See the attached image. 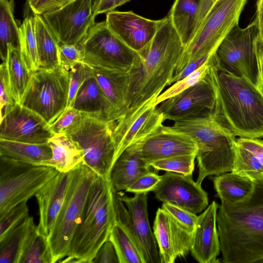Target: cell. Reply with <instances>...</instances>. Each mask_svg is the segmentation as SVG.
Wrapping results in <instances>:
<instances>
[{
	"instance_id": "1",
	"label": "cell",
	"mask_w": 263,
	"mask_h": 263,
	"mask_svg": "<svg viewBox=\"0 0 263 263\" xmlns=\"http://www.w3.org/2000/svg\"><path fill=\"white\" fill-rule=\"evenodd\" d=\"M185 49L167 14L152 40L137 52L133 66L127 72L126 111L119 119L128 118L146 103L154 104L168 86Z\"/></svg>"
},
{
	"instance_id": "2",
	"label": "cell",
	"mask_w": 263,
	"mask_h": 263,
	"mask_svg": "<svg viewBox=\"0 0 263 263\" xmlns=\"http://www.w3.org/2000/svg\"><path fill=\"white\" fill-rule=\"evenodd\" d=\"M217 226L222 262H263V178L243 199L221 203Z\"/></svg>"
},
{
	"instance_id": "3",
	"label": "cell",
	"mask_w": 263,
	"mask_h": 263,
	"mask_svg": "<svg viewBox=\"0 0 263 263\" xmlns=\"http://www.w3.org/2000/svg\"><path fill=\"white\" fill-rule=\"evenodd\" d=\"M209 73L216 89L215 118L239 138L263 137V95L248 79L220 68L215 53Z\"/></svg>"
},
{
	"instance_id": "4",
	"label": "cell",
	"mask_w": 263,
	"mask_h": 263,
	"mask_svg": "<svg viewBox=\"0 0 263 263\" xmlns=\"http://www.w3.org/2000/svg\"><path fill=\"white\" fill-rule=\"evenodd\" d=\"M116 221L114 192L109 179L97 175L67 255L60 262H92L100 247L108 239Z\"/></svg>"
},
{
	"instance_id": "5",
	"label": "cell",
	"mask_w": 263,
	"mask_h": 263,
	"mask_svg": "<svg viewBox=\"0 0 263 263\" xmlns=\"http://www.w3.org/2000/svg\"><path fill=\"white\" fill-rule=\"evenodd\" d=\"M171 127L191 135L197 143L198 183L201 184L208 176L232 171L237 146L236 136L213 115L179 119Z\"/></svg>"
},
{
	"instance_id": "6",
	"label": "cell",
	"mask_w": 263,
	"mask_h": 263,
	"mask_svg": "<svg viewBox=\"0 0 263 263\" xmlns=\"http://www.w3.org/2000/svg\"><path fill=\"white\" fill-rule=\"evenodd\" d=\"M97 176L83 162L70 171L69 184L63 204L47 237L52 263L60 262L67 256L81 221L91 186Z\"/></svg>"
},
{
	"instance_id": "7",
	"label": "cell",
	"mask_w": 263,
	"mask_h": 263,
	"mask_svg": "<svg viewBox=\"0 0 263 263\" xmlns=\"http://www.w3.org/2000/svg\"><path fill=\"white\" fill-rule=\"evenodd\" d=\"M113 122L83 113L80 121L64 133L82 151V162L107 179L116 161Z\"/></svg>"
},
{
	"instance_id": "8",
	"label": "cell",
	"mask_w": 263,
	"mask_h": 263,
	"mask_svg": "<svg viewBox=\"0 0 263 263\" xmlns=\"http://www.w3.org/2000/svg\"><path fill=\"white\" fill-rule=\"evenodd\" d=\"M248 0H218L197 30L176 67L174 75L190 62L215 52L237 25Z\"/></svg>"
},
{
	"instance_id": "9",
	"label": "cell",
	"mask_w": 263,
	"mask_h": 263,
	"mask_svg": "<svg viewBox=\"0 0 263 263\" xmlns=\"http://www.w3.org/2000/svg\"><path fill=\"white\" fill-rule=\"evenodd\" d=\"M59 172L54 167L33 165L0 157V218L35 195Z\"/></svg>"
},
{
	"instance_id": "10",
	"label": "cell",
	"mask_w": 263,
	"mask_h": 263,
	"mask_svg": "<svg viewBox=\"0 0 263 263\" xmlns=\"http://www.w3.org/2000/svg\"><path fill=\"white\" fill-rule=\"evenodd\" d=\"M69 88V71L60 65L51 70H38L32 74L20 104L51 125L67 107Z\"/></svg>"
},
{
	"instance_id": "11",
	"label": "cell",
	"mask_w": 263,
	"mask_h": 263,
	"mask_svg": "<svg viewBox=\"0 0 263 263\" xmlns=\"http://www.w3.org/2000/svg\"><path fill=\"white\" fill-rule=\"evenodd\" d=\"M79 44L81 62L91 67L127 72L138 55L109 28L105 21L95 23Z\"/></svg>"
},
{
	"instance_id": "12",
	"label": "cell",
	"mask_w": 263,
	"mask_h": 263,
	"mask_svg": "<svg viewBox=\"0 0 263 263\" xmlns=\"http://www.w3.org/2000/svg\"><path fill=\"white\" fill-rule=\"evenodd\" d=\"M258 34L253 21L244 28L235 26L215 52V61L222 69L244 77L256 85L258 68L254 41Z\"/></svg>"
},
{
	"instance_id": "13",
	"label": "cell",
	"mask_w": 263,
	"mask_h": 263,
	"mask_svg": "<svg viewBox=\"0 0 263 263\" xmlns=\"http://www.w3.org/2000/svg\"><path fill=\"white\" fill-rule=\"evenodd\" d=\"M114 192L116 220L123 224L141 250L145 263H161L157 242L148 220L147 193L128 197Z\"/></svg>"
},
{
	"instance_id": "14",
	"label": "cell",
	"mask_w": 263,
	"mask_h": 263,
	"mask_svg": "<svg viewBox=\"0 0 263 263\" xmlns=\"http://www.w3.org/2000/svg\"><path fill=\"white\" fill-rule=\"evenodd\" d=\"M217 105L216 89L208 72L205 78L162 102L156 106V108L163 115L164 121H175L201 116L213 115L215 117Z\"/></svg>"
},
{
	"instance_id": "15",
	"label": "cell",
	"mask_w": 263,
	"mask_h": 263,
	"mask_svg": "<svg viewBox=\"0 0 263 263\" xmlns=\"http://www.w3.org/2000/svg\"><path fill=\"white\" fill-rule=\"evenodd\" d=\"M92 0H73L42 15L59 44H78L96 23Z\"/></svg>"
},
{
	"instance_id": "16",
	"label": "cell",
	"mask_w": 263,
	"mask_h": 263,
	"mask_svg": "<svg viewBox=\"0 0 263 263\" xmlns=\"http://www.w3.org/2000/svg\"><path fill=\"white\" fill-rule=\"evenodd\" d=\"M128 148L148 165L153 161L173 156L197 154L198 151L197 143L192 136L163 125Z\"/></svg>"
},
{
	"instance_id": "17",
	"label": "cell",
	"mask_w": 263,
	"mask_h": 263,
	"mask_svg": "<svg viewBox=\"0 0 263 263\" xmlns=\"http://www.w3.org/2000/svg\"><path fill=\"white\" fill-rule=\"evenodd\" d=\"M192 175L166 172L154 189L155 197L163 203H168L195 214L208 205L207 193L201 184L195 182Z\"/></svg>"
},
{
	"instance_id": "18",
	"label": "cell",
	"mask_w": 263,
	"mask_h": 263,
	"mask_svg": "<svg viewBox=\"0 0 263 263\" xmlns=\"http://www.w3.org/2000/svg\"><path fill=\"white\" fill-rule=\"evenodd\" d=\"M39 114L20 104H15L1 119L0 139L29 143H44L54 135Z\"/></svg>"
},
{
	"instance_id": "19",
	"label": "cell",
	"mask_w": 263,
	"mask_h": 263,
	"mask_svg": "<svg viewBox=\"0 0 263 263\" xmlns=\"http://www.w3.org/2000/svg\"><path fill=\"white\" fill-rule=\"evenodd\" d=\"M164 121L163 115L152 102L141 106L126 119L114 120L116 160L127 148L153 133Z\"/></svg>"
},
{
	"instance_id": "20",
	"label": "cell",
	"mask_w": 263,
	"mask_h": 263,
	"mask_svg": "<svg viewBox=\"0 0 263 263\" xmlns=\"http://www.w3.org/2000/svg\"><path fill=\"white\" fill-rule=\"evenodd\" d=\"M163 18L149 20L132 11H111L106 13L105 21L109 28L127 46L138 52L155 35Z\"/></svg>"
},
{
	"instance_id": "21",
	"label": "cell",
	"mask_w": 263,
	"mask_h": 263,
	"mask_svg": "<svg viewBox=\"0 0 263 263\" xmlns=\"http://www.w3.org/2000/svg\"><path fill=\"white\" fill-rule=\"evenodd\" d=\"M153 228L161 263H173L190 252L192 233L162 208L156 212Z\"/></svg>"
},
{
	"instance_id": "22",
	"label": "cell",
	"mask_w": 263,
	"mask_h": 263,
	"mask_svg": "<svg viewBox=\"0 0 263 263\" xmlns=\"http://www.w3.org/2000/svg\"><path fill=\"white\" fill-rule=\"evenodd\" d=\"M219 205L213 201L204 211L198 216L192 234L190 252L200 263L216 261L220 252L219 236L217 226Z\"/></svg>"
},
{
	"instance_id": "23",
	"label": "cell",
	"mask_w": 263,
	"mask_h": 263,
	"mask_svg": "<svg viewBox=\"0 0 263 263\" xmlns=\"http://www.w3.org/2000/svg\"><path fill=\"white\" fill-rule=\"evenodd\" d=\"M70 172H59L35 196L40 219L38 231L47 237L51 233L63 204L69 182Z\"/></svg>"
},
{
	"instance_id": "24",
	"label": "cell",
	"mask_w": 263,
	"mask_h": 263,
	"mask_svg": "<svg viewBox=\"0 0 263 263\" xmlns=\"http://www.w3.org/2000/svg\"><path fill=\"white\" fill-rule=\"evenodd\" d=\"M72 107L88 115L117 120L114 110L93 73L78 90Z\"/></svg>"
},
{
	"instance_id": "25",
	"label": "cell",
	"mask_w": 263,
	"mask_h": 263,
	"mask_svg": "<svg viewBox=\"0 0 263 263\" xmlns=\"http://www.w3.org/2000/svg\"><path fill=\"white\" fill-rule=\"evenodd\" d=\"M148 163L137 153L127 148L114 163L109 180L114 192L126 191L139 177L151 171Z\"/></svg>"
},
{
	"instance_id": "26",
	"label": "cell",
	"mask_w": 263,
	"mask_h": 263,
	"mask_svg": "<svg viewBox=\"0 0 263 263\" xmlns=\"http://www.w3.org/2000/svg\"><path fill=\"white\" fill-rule=\"evenodd\" d=\"M91 67L94 76L112 105L117 120L119 119L126 111L127 72L100 67Z\"/></svg>"
},
{
	"instance_id": "27",
	"label": "cell",
	"mask_w": 263,
	"mask_h": 263,
	"mask_svg": "<svg viewBox=\"0 0 263 263\" xmlns=\"http://www.w3.org/2000/svg\"><path fill=\"white\" fill-rule=\"evenodd\" d=\"M52 151L51 159L41 165L51 166L59 172L68 173L83 162L81 148L64 133L55 134L48 141Z\"/></svg>"
},
{
	"instance_id": "28",
	"label": "cell",
	"mask_w": 263,
	"mask_h": 263,
	"mask_svg": "<svg viewBox=\"0 0 263 263\" xmlns=\"http://www.w3.org/2000/svg\"><path fill=\"white\" fill-rule=\"evenodd\" d=\"M39 70H51L60 65L59 43L42 15L33 14Z\"/></svg>"
},
{
	"instance_id": "29",
	"label": "cell",
	"mask_w": 263,
	"mask_h": 263,
	"mask_svg": "<svg viewBox=\"0 0 263 263\" xmlns=\"http://www.w3.org/2000/svg\"><path fill=\"white\" fill-rule=\"evenodd\" d=\"M202 1L175 0L168 14L185 47L196 34Z\"/></svg>"
},
{
	"instance_id": "30",
	"label": "cell",
	"mask_w": 263,
	"mask_h": 263,
	"mask_svg": "<svg viewBox=\"0 0 263 263\" xmlns=\"http://www.w3.org/2000/svg\"><path fill=\"white\" fill-rule=\"evenodd\" d=\"M0 156L23 163L41 165L51 159L52 151L48 142L35 144L0 139Z\"/></svg>"
},
{
	"instance_id": "31",
	"label": "cell",
	"mask_w": 263,
	"mask_h": 263,
	"mask_svg": "<svg viewBox=\"0 0 263 263\" xmlns=\"http://www.w3.org/2000/svg\"><path fill=\"white\" fill-rule=\"evenodd\" d=\"M217 194L223 203H234L251 192L253 181L232 172L217 175L213 178Z\"/></svg>"
},
{
	"instance_id": "32",
	"label": "cell",
	"mask_w": 263,
	"mask_h": 263,
	"mask_svg": "<svg viewBox=\"0 0 263 263\" xmlns=\"http://www.w3.org/2000/svg\"><path fill=\"white\" fill-rule=\"evenodd\" d=\"M5 62L13 98L16 103L20 104L29 86L32 74L25 64L19 48L8 45Z\"/></svg>"
},
{
	"instance_id": "33",
	"label": "cell",
	"mask_w": 263,
	"mask_h": 263,
	"mask_svg": "<svg viewBox=\"0 0 263 263\" xmlns=\"http://www.w3.org/2000/svg\"><path fill=\"white\" fill-rule=\"evenodd\" d=\"M35 227L33 217L29 216L0 239V263H20L27 238Z\"/></svg>"
},
{
	"instance_id": "34",
	"label": "cell",
	"mask_w": 263,
	"mask_h": 263,
	"mask_svg": "<svg viewBox=\"0 0 263 263\" xmlns=\"http://www.w3.org/2000/svg\"><path fill=\"white\" fill-rule=\"evenodd\" d=\"M14 0H0V55L7 57L8 46L20 49V26L14 16Z\"/></svg>"
},
{
	"instance_id": "35",
	"label": "cell",
	"mask_w": 263,
	"mask_h": 263,
	"mask_svg": "<svg viewBox=\"0 0 263 263\" xmlns=\"http://www.w3.org/2000/svg\"><path fill=\"white\" fill-rule=\"evenodd\" d=\"M108 239L114 243L120 263H145L142 253L126 228L116 220Z\"/></svg>"
},
{
	"instance_id": "36",
	"label": "cell",
	"mask_w": 263,
	"mask_h": 263,
	"mask_svg": "<svg viewBox=\"0 0 263 263\" xmlns=\"http://www.w3.org/2000/svg\"><path fill=\"white\" fill-rule=\"evenodd\" d=\"M20 50L27 68L33 74L39 70V59L33 16L26 17L20 26Z\"/></svg>"
},
{
	"instance_id": "37",
	"label": "cell",
	"mask_w": 263,
	"mask_h": 263,
	"mask_svg": "<svg viewBox=\"0 0 263 263\" xmlns=\"http://www.w3.org/2000/svg\"><path fill=\"white\" fill-rule=\"evenodd\" d=\"M20 263H52L47 237L36 226L26 241Z\"/></svg>"
},
{
	"instance_id": "38",
	"label": "cell",
	"mask_w": 263,
	"mask_h": 263,
	"mask_svg": "<svg viewBox=\"0 0 263 263\" xmlns=\"http://www.w3.org/2000/svg\"><path fill=\"white\" fill-rule=\"evenodd\" d=\"M232 172L253 181L263 178V165L251 153L237 143Z\"/></svg>"
},
{
	"instance_id": "39",
	"label": "cell",
	"mask_w": 263,
	"mask_h": 263,
	"mask_svg": "<svg viewBox=\"0 0 263 263\" xmlns=\"http://www.w3.org/2000/svg\"><path fill=\"white\" fill-rule=\"evenodd\" d=\"M215 53L198 69L182 80L176 82L161 92L156 99L154 105L157 106L162 102L178 95L205 78L208 73Z\"/></svg>"
},
{
	"instance_id": "40",
	"label": "cell",
	"mask_w": 263,
	"mask_h": 263,
	"mask_svg": "<svg viewBox=\"0 0 263 263\" xmlns=\"http://www.w3.org/2000/svg\"><path fill=\"white\" fill-rule=\"evenodd\" d=\"M196 154L173 156L153 161L149 166L157 170L192 175Z\"/></svg>"
},
{
	"instance_id": "41",
	"label": "cell",
	"mask_w": 263,
	"mask_h": 263,
	"mask_svg": "<svg viewBox=\"0 0 263 263\" xmlns=\"http://www.w3.org/2000/svg\"><path fill=\"white\" fill-rule=\"evenodd\" d=\"M27 202L15 206L0 218V239L21 223L29 216Z\"/></svg>"
},
{
	"instance_id": "42",
	"label": "cell",
	"mask_w": 263,
	"mask_h": 263,
	"mask_svg": "<svg viewBox=\"0 0 263 263\" xmlns=\"http://www.w3.org/2000/svg\"><path fill=\"white\" fill-rule=\"evenodd\" d=\"M92 73V67L82 62H78L69 70V88L67 107H72L78 90Z\"/></svg>"
},
{
	"instance_id": "43",
	"label": "cell",
	"mask_w": 263,
	"mask_h": 263,
	"mask_svg": "<svg viewBox=\"0 0 263 263\" xmlns=\"http://www.w3.org/2000/svg\"><path fill=\"white\" fill-rule=\"evenodd\" d=\"M0 79L1 119L15 104H16L12 93L5 61H3L0 66Z\"/></svg>"
},
{
	"instance_id": "44",
	"label": "cell",
	"mask_w": 263,
	"mask_h": 263,
	"mask_svg": "<svg viewBox=\"0 0 263 263\" xmlns=\"http://www.w3.org/2000/svg\"><path fill=\"white\" fill-rule=\"evenodd\" d=\"M161 208L185 229L193 234L198 219L196 214L168 203H163Z\"/></svg>"
},
{
	"instance_id": "45",
	"label": "cell",
	"mask_w": 263,
	"mask_h": 263,
	"mask_svg": "<svg viewBox=\"0 0 263 263\" xmlns=\"http://www.w3.org/2000/svg\"><path fill=\"white\" fill-rule=\"evenodd\" d=\"M60 65L69 71L78 62H81L82 53L79 44H63L59 46Z\"/></svg>"
},
{
	"instance_id": "46",
	"label": "cell",
	"mask_w": 263,
	"mask_h": 263,
	"mask_svg": "<svg viewBox=\"0 0 263 263\" xmlns=\"http://www.w3.org/2000/svg\"><path fill=\"white\" fill-rule=\"evenodd\" d=\"M83 113L72 107H67L59 118L50 125L52 133H64L72 128L82 118Z\"/></svg>"
},
{
	"instance_id": "47",
	"label": "cell",
	"mask_w": 263,
	"mask_h": 263,
	"mask_svg": "<svg viewBox=\"0 0 263 263\" xmlns=\"http://www.w3.org/2000/svg\"><path fill=\"white\" fill-rule=\"evenodd\" d=\"M161 180V176L150 171L137 179L126 191L134 194L153 192Z\"/></svg>"
},
{
	"instance_id": "48",
	"label": "cell",
	"mask_w": 263,
	"mask_h": 263,
	"mask_svg": "<svg viewBox=\"0 0 263 263\" xmlns=\"http://www.w3.org/2000/svg\"><path fill=\"white\" fill-rule=\"evenodd\" d=\"M73 0H30L28 6L33 14H44L58 10Z\"/></svg>"
},
{
	"instance_id": "49",
	"label": "cell",
	"mask_w": 263,
	"mask_h": 263,
	"mask_svg": "<svg viewBox=\"0 0 263 263\" xmlns=\"http://www.w3.org/2000/svg\"><path fill=\"white\" fill-rule=\"evenodd\" d=\"M92 262L120 263L116 248L111 240L108 239L103 243Z\"/></svg>"
},
{
	"instance_id": "50",
	"label": "cell",
	"mask_w": 263,
	"mask_h": 263,
	"mask_svg": "<svg viewBox=\"0 0 263 263\" xmlns=\"http://www.w3.org/2000/svg\"><path fill=\"white\" fill-rule=\"evenodd\" d=\"M238 145L251 153L263 165V140L258 138H239Z\"/></svg>"
},
{
	"instance_id": "51",
	"label": "cell",
	"mask_w": 263,
	"mask_h": 263,
	"mask_svg": "<svg viewBox=\"0 0 263 263\" xmlns=\"http://www.w3.org/2000/svg\"><path fill=\"white\" fill-rule=\"evenodd\" d=\"M214 53L200 57L190 62L180 71L173 76L169 82L168 86L172 85L177 81L182 80L198 69L209 59Z\"/></svg>"
},
{
	"instance_id": "52",
	"label": "cell",
	"mask_w": 263,
	"mask_h": 263,
	"mask_svg": "<svg viewBox=\"0 0 263 263\" xmlns=\"http://www.w3.org/2000/svg\"><path fill=\"white\" fill-rule=\"evenodd\" d=\"M258 68L256 86L263 95V37L258 34L254 41Z\"/></svg>"
},
{
	"instance_id": "53",
	"label": "cell",
	"mask_w": 263,
	"mask_h": 263,
	"mask_svg": "<svg viewBox=\"0 0 263 263\" xmlns=\"http://www.w3.org/2000/svg\"><path fill=\"white\" fill-rule=\"evenodd\" d=\"M130 0H93L92 11L95 16L114 10Z\"/></svg>"
},
{
	"instance_id": "54",
	"label": "cell",
	"mask_w": 263,
	"mask_h": 263,
	"mask_svg": "<svg viewBox=\"0 0 263 263\" xmlns=\"http://www.w3.org/2000/svg\"><path fill=\"white\" fill-rule=\"evenodd\" d=\"M253 22L258 34L263 37V0H256L255 17Z\"/></svg>"
},
{
	"instance_id": "55",
	"label": "cell",
	"mask_w": 263,
	"mask_h": 263,
	"mask_svg": "<svg viewBox=\"0 0 263 263\" xmlns=\"http://www.w3.org/2000/svg\"><path fill=\"white\" fill-rule=\"evenodd\" d=\"M218 0H202L197 18V30L206 15Z\"/></svg>"
},
{
	"instance_id": "56",
	"label": "cell",
	"mask_w": 263,
	"mask_h": 263,
	"mask_svg": "<svg viewBox=\"0 0 263 263\" xmlns=\"http://www.w3.org/2000/svg\"><path fill=\"white\" fill-rule=\"evenodd\" d=\"M30 0H27V3L30 1Z\"/></svg>"
}]
</instances>
